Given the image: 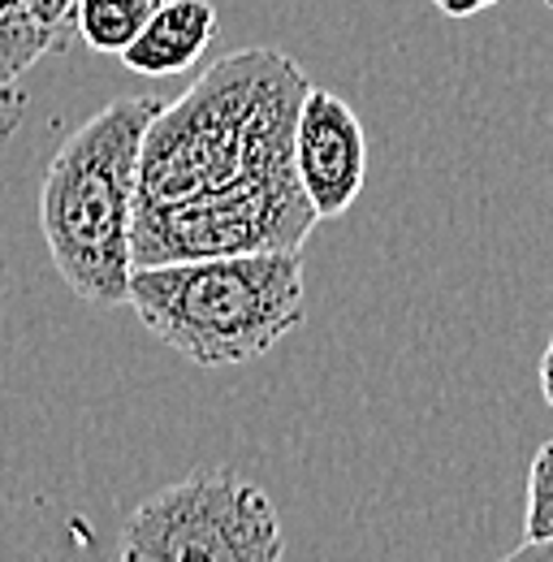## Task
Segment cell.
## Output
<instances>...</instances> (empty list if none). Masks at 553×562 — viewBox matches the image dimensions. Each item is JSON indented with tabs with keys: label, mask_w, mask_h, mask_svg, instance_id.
Returning a JSON list of instances; mask_svg holds the SVG:
<instances>
[{
	"label": "cell",
	"mask_w": 553,
	"mask_h": 562,
	"mask_svg": "<svg viewBox=\"0 0 553 562\" xmlns=\"http://www.w3.org/2000/svg\"><path fill=\"white\" fill-rule=\"evenodd\" d=\"M307 87L312 78L281 48H242L212 61L151 117L138 151V209L216 191L290 143Z\"/></svg>",
	"instance_id": "obj_1"
},
{
	"label": "cell",
	"mask_w": 553,
	"mask_h": 562,
	"mask_svg": "<svg viewBox=\"0 0 553 562\" xmlns=\"http://www.w3.org/2000/svg\"><path fill=\"white\" fill-rule=\"evenodd\" d=\"M165 100L122 95L69 135L40 187V229L82 303L122 307L135 273L138 151Z\"/></svg>",
	"instance_id": "obj_2"
},
{
	"label": "cell",
	"mask_w": 553,
	"mask_h": 562,
	"mask_svg": "<svg viewBox=\"0 0 553 562\" xmlns=\"http://www.w3.org/2000/svg\"><path fill=\"white\" fill-rule=\"evenodd\" d=\"M126 303L147 334L200 368L251 363L303 325V251L138 265Z\"/></svg>",
	"instance_id": "obj_3"
},
{
	"label": "cell",
	"mask_w": 553,
	"mask_h": 562,
	"mask_svg": "<svg viewBox=\"0 0 553 562\" xmlns=\"http://www.w3.org/2000/svg\"><path fill=\"white\" fill-rule=\"evenodd\" d=\"M316 225L320 216L298 182L290 139L216 191L173 204H143L135 212V269L247 251H303Z\"/></svg>",
	"instance_id": "obj_4"
},
{
	"label": "cell",
	"mask_w": 553,
	"mask_h": 562,
	"mask_svg": "<svg viewBox=\"0 0 553 562\" xmlns=\"http://www.w3.org/2000/svg\"><path fill=\"white\" fill-rule=\"evenodd\" d=\"M281 515L256 481L216 468L138 502L122 532L126 562H276Z\"/></svg>",
	"instance_id": "obj_5"
},
{
	"label": "cell",
	"mask_w": 553,
	"mask_h": 562,
	"mask_svg": "<svg viewBox=\"0 0 553 562\" xmlns=\"http://www.w3.org/2000/svg\"><path fill=\"white\" fill-rule=\"evenodd\" d=\"M294 169L320 221L346 216L368 182V135L359 113L316 82L294 122Z\"/></svg>",
	"instance_id": "obj_6"
},
{
	"label": "cell",
	"mask_w": 553,
	"mask_h": 562,
	"mask_svg": "<svg viewBox=\"0 0 553 562\" xmlns=\"http://www.w3.org/2000/svg\"><path fill=\"white\" fill-rule=\"evenodd\" d=\"M221 22L212 0H160L138 35L122 48V66L143 78H173L191 70L216 44Z\"/></svg>",
	"instance_id": "obj_7"
},
{
	"label": "cell",
	"mask_w": 553,
	"mask_h": 562,
	"mask_svg": "<svg viewBox=\"0 0 553 562\" xmlns=\"http://www.w3.org/2000/svg\"><path fill=\"white\" fill-rule=\"evenodd\" d=\"M48 53H61V44L35 18L31 0H0V91L13 87Z\"/></svg>",
	"instance_id": "obj_8"
},
{
	"label": "cell",
	"mask_w": 553,
	"mask_h": 562,
	"mask_svg": "<svg viewBox=\"0 0 553 562\" xmlns=\"http://www.w3.org/2000/svg\"><path fill=\"white\" fill-rule=\"evenodd\" d=\"M151 9H156V0H78L74 26L91 53L122 57V48L135 40Z\"/></svg>",
	"instance_id": "obj_9"
},
{
	"label": "cell",
	"mask_w": 553,
	"mask_h": 562,
	"mask_svg": "<svg viewBox=\"0 0 553 562\" xmlns=\"http://www.w3.org/2000/svg\"><path fill=\"white\" fill-rule=\"evenodd\" d=\"M553 537V437L528 463V506H523V541Z\"/></svg>",
	"instance_id": "obj_10"
},
{
	"label": "cell",
	"mask_w": 553,
	"mask_h": 562,
	"mask_svg": "<svg viewBox=\"0 0 553 562\" xmlns=\"http://www.w3.org/2000/svg\"><path fill=\"white\" fill-rule=\"evenodd\" d=\"M35 18L53 31V40L69 48V40H78V26H74V13H78V0H31Z\"/></svg>",
	"instance_id": "obj_11"
},
{
	"label": "cell",
	"mask_w": 553,
	"mask_h": 562,
	"mask_svg": "<svg viewBox=\"0 0 553 562\" xmlns=\"http://www.w3.org/2000/svg\"><path fill=\"white\" fill-rule=\"evenodd\" d=\"M493 4H501V0H432V9L445 13V18H476Z\"/></svg>",
	"instance_id": "obj_12"
},
{
	"label": "cell",
	"mask_w": 553,
	"mask_h": 562,
	"mask_svg": "<svg viewBox=\"0 0 553 562\" xmlns=\"http://www.w3.org/2000/svg\"><path fill=\"white\" fill-rule=\"evenodd\" d=\"M523 559L553 562V537H550V541H519V546L510 550V562H523Z\"/></svg>",
	"instance_id": "obj_13"
},
{
	"label": "cell",
	"mask_w": 553,
	"mask_h": 562,
	"mask_svg": "<svg viewBox=\"0 0 553 562\" xmlns=\"http://www.w3.org/2000/svg\"><path fill=\"white\" fill-rule=\"evenodd\" d=\"M541 394H545V403L553 407V338L550 347H545V355H541Z\"/></svg>",
	"instance_id": "obj_14"
},
{
	"label": "cell",
	"mask_w": 553,
	"mask_h": 562,
	"mask_svg": "<svg viewBox=\"0 0 553 562\" xmlns=\"http://www.w3.org/2000/svg\"><path fill=\"white\" fill-rule=\"evenodd\" d=\"M541 4H550V9H553V0H541Z\"/></svg>",
	"instance_id": "obj_15"
},
{
	"label": "cell",
	"mask_w": 553,
	"mask_h": 562,
	"mask_svg": "<svg viewBox=\"0 0 553 562\" xmlns=\"http://www.w3.org/2000/svg\"><path fill=\"white\" fill-rule=\"evenodd\" d=\"M156 4H160V0H156Z\"/></svg>",
	"instance_id": "obj_16"
}]
</instances>
